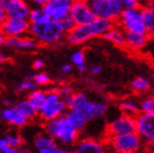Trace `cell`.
Wrapping results in <instances>:
<instances>
[{
    "label": "cell",
    "mask_w": 154,
    "mask_h": 153,
    "mask_svg": "<svg viewBox=\"0 0 154 153\" xmlns=\"http://www.w3.org/2000/svg\"><path fill=\"white\" fill-rule=\"evenodd\" d=\"M63 102L69 111L80 113L88 123L104 117L108 109V106L105 102L91 100L83 92H74V94L70 98Z\"/></svg>",
    "instance_id": "obj_1"
},
{
    "label": "cell",
    "mask_w": 154,
    "mask_h": 153,
    "mask_svg": "<svg viewBox=\"0 0 154 153\" xmlns=\"http://www.w3.org/2000/svg\"><path fill=\"white\" fill-rule=\"evenodd\" d=\"M114 24L115 23L108 20L95 18L91 23L86 25H75L71 31L66 34L65 38L69 44L82 45L91 41L92 38L102 37Z\"/></svg>",
    "instance_id": "obj_2"
},
{
    "label": "cell",
    "mask_w": 154,
    "mask_h": 153,
    "mask_svg": "<svg viewBox=\"0 0 154 153\" xmlns=\"http://www.w3.org/2000/svg\"><path fill=\"white\" fill-rule=\"evenodd\" d=\"M44 133L51 137L56 142H59L67 148L74 145L80 139V133L69 124L65 115L54 120L44 123Z\"/></svg>",
    "instance_id": "obj_3"
},
{
    "label": "cell",
    "mask_w": 154,
    "mask_h": 153,
    "mask_svg": "<svg viewBox=\"0 0 154 153\" xmlns=\"http://www.w3.org/2000/svg\"><path fill=\"white\" fill-rule=\"evenodd\" d=\"M29 34L42 45H55L63 39L66 36V33L61 29L59 22L53 20H47L37 24H31Z\"/></svg>",
    "instance_id": "obj_4"
},
{
    "label": "cell",
    "mask_w": 154,
    "mask_h": 153,
    "mask_svg": "<svg viewBox=\"0 0 154 153\" xmlns=\"http://www.w3.org/2000/svg\"><path fill=\"white\" fill-rule=\"evenodd\" d=\"M105 143L109 153H140L144 148L142 139L137 133L109 137Z\"/></svg>",
    "instance_id": "obj_5"
},
{
    "label": "cell",
    "mask_w": 154,
    "mask_h": 153,
    "mask_svg": "<svg viewBox=\"0 0 154 153\" xmlns=\"http://www.w3.org/2000/svg\"><path fill=\"white\" fill-rule=\"evenodd\" d=\"M67 111V105L63 100H61L57 90L51 89L46 91V100L42 109L38 112V117L43 123H47L63 116Z\"/></svg>",
    "instance_id": "obj_6"
},
{
    "label": "cell",
    "mask_w": 154,
    "mask_h": 153,
    "mask_svg": "<svg viewBox=\"0 0 154 153\" xmlns=\"http://www.w3.org/2000/svg\"><path fill=\"white\" fill-rule=\"evenodd\" d=\"M89 5L96 18L117 23L124 11L122 0H91Z\"/></svg>",
    "instance_id": "obj_7"
},
{
    "label": "cell",
    "mask_w": 154,
    "mask_h": 153,
    "mask_svg": "<svg viewBox=\"0 0 154 153\" xmlns=\"http://www.w3.org/2000/svg\"><path fill=\"white\" fill-rule=\"evenodd\" d=\"M126 33L145 34L141 7L136 9H124L117 23Z\"/></svg>",
    "instance_id": "obj_8"
},
{
    "label": "cell",
    "mask_w": 154,
    "mask_h": 153,
    "mask_svg": "<svg viewBox=\"0 0 154 153\" xmlns=\"http://www.w3.org/2000/svg\"><path fill=\"white\" fill-rule=\"evenodd\" d=\"M136 133L144 147L154 148V114H139L136 117Z\"/></svg>",
    "instance_id": "obj_9"
},
{
    "label": "cell",
    "mask_w": 154,
    "mask_h": 153,
    "mask_svg": "<svg viewBox=\"0 0 154 153\" xmlns=\"http://www.w3.org/2000/svg\"><path fill=\"white\" fill-rule=\"evenodd\" d=\"M136 133V117L120 114L106 127V137L127 135Z\"/></svg>",
    "instance_id": "obj_10"
},
{
    "label": "cell",
    "mask_w": 154,
    "mask_h": 153,
    "mask_svg": "<svg viewBox=\"0 0 154 153\" xmlns=\"http://www.w3.org/2000/svg\"><path fill=\"white\" fill-rule=\"evenodd\" d=\"M69 17L71 18L75 25H86L96 18L90 7L89 1H84V0L72 1Z\"/></svg>",
    "instance_id": "obj_11"
},
{
    "label": "cell",
    "mask_w": 154,
    "mask_h": 153,
    "mask_svg": "<svg viewBox=\"0 0 154 153\" xmlns=\"http://www.w3.org/2000/svg\"><path fill=\"white\" fill-rule=\"evenodd\" d=\"M71 3V0H47L43 9L48 20L60 22L69 17Z\"/></svg>",
    "instance_id": "obj_12"
},
{
    "label": "cell",
    "mask_w": 154,
    "mask_h": 153,
    "mask_svg": "<svg viewBox=\"0 0 154 153\" xmlns=\"http://www.w3.org/2000/svg\"><path fill=\"white\" fill-rule=\"evenodd\" d=\"M31 24L27 20L7 18L0 24V32L5 37H22L29 35Z\"/></svg>",
    "instance_id": "obj_13"
},
{
    "label": "cell",
    "mask_w": 154,
    "mask_h": 153,
    "mask_svg": "<svg viewBox=\"0 0 154 153\" xmlns=\"http://www.w3.org/2000/svg\"><path fill=\"white\" fill-rule=\"evenodd\" d=\"M0 6L6 11L7 18L27 20L31 6L24 0H0Z\"/></svg>",
    "instance_id": "obj_14"
},
{
    "label": "cell",
    "mask_w": 154,
    "mask_h": 153,
    "mask_svg": "<svg viewBox=\"0 0 154 153\" xmlns=\"http://www.w3.org/2000/svg\"><path fill=\"white\" fill-rule=\"evenodd\" d=\"M72 150L74 153H105L107 148L105 141L95 138H81L74 143Z\"/></svg>",
    "instance_id": "obj_15"
},
{
    "label": "cell",
    "mask_w": 154,
    "mask_h": 153,
    "mask_svg": "<svg viewBox=\"0 0 154 153\" xmlns=\"http://www.w3.org/2000/svg\"><path fill=\"white\" fill-rule=\"evenodd\" d=\"M0 119L18 128L26 126L29 123V120L19 112L14 105L11 107H2L0 109Z\"/></svg>",
    "instance_id": "obj_16"
},
{
    "label": "cell",
    "mask_w": 154,
    "mask_h": 153,
    "mask_svg": "<svg viewBox=\"0 0 154 153\" xmlns=\"http://www.w3.org/2000/svg\"><path fill=\"white\" fill-rule=\"evenodd\" d=\"M34 148L37 153H57L60 147L47 133H41L34 139Z\"/></svg>",
    "instance_id": "obj_17"
},
{
    "label": "cell",
    "mask_w": 154,
    "mask_h": 153,
    "mask_svg": "<svg viewBox=\"0 0 154 153\" xmlns=\"http://www.w3.org/2000/svg\"><path fill=\"white\" fill-rule=\"evenodd\" d=\"M148 36L145 34H136V33H126L125 47L134 52H140L148 45Z\"/></svg>",
    "instance_id": "obj_18"
},
{
    "label": "cell",
    "mask_w": 154,
    "mask_h": 153,
    "mask_svg": "<svg viewBox=\"0 0 154 153\" xmlns=\"http://www.w3.org/2000/svg\"><path fill=\"white\" fill-rule=\"evenodd\" d=\"M102 37L106 39L107 42H110L112 44L118 46V47H125V38H126V32L118 24H114Z\"/></svg>",
    "instance_id": "obj_19"
},
{
    "label": "cell",
    "mask_w": 154,
    "mask_h": 153,
    "mask_svg": "<svg viewBox=\"0 0 154 153\" xmlns=\"http://www.w3.org/2000/svg\"><path fill=\"white\" fill-rule=\"evenodd\" d=\"M142 20L144 25V33L149 39H154V12L145 6H141Z\"/></svg>",
    "instance_id": "obj_20"
},
{
    "label": "cell",
    "mask_w": 154,
    "mask_h": 153,
    "mask_svg": "<svg viewBox=\"0 0 154 153\" xmlns=\"http://www.w3.org/2000/svg\"><path fill=\"white\" fill-rule=\"evenodd\" d=\"M66 119L68 120V123L73 127L74 129L81 133L86 128V125H88V120L83 117L80 113L74 112V111H67L65 114Z\"/></svg>",
    "instance_id": "obj_21"
},
{
    "label": "cell",
    "mask_w": 154,
    "mask_h": 153,
    "mask_svg": "<svg viewBox=\"0 0 154 153\" xmlns=\"http://www.w3.org/2000/svg\"><path fill=\"white\" fill-rule=\"evenodd\" d=\"M45 100H46V91L43 89H35L34 91L30 92L26 96V101L33 106V108L37 113L42 109L45 103Z\"/></svg>",
    "instance_id": "obj_22"
},
{
    "label": "cell",
    "mask_w": 154,
    "mask_h": 153,
    "mask_svg": "<svg viewBox=\"0 0 154 153\" xmlns=\"http://www.w3.org/2000/svg\"><path fill=\"white\" fill-rule=\"evenodd\" d=\"M119 109H120L122 114L128 115V116H131V117H137V116L140 114L138 101L134 100V98H131V97L124 98L122 101H120V103H119Z\"/></svg>",
    "instance_id": "obj_23"
},
{
    "label": "cell",
    "mask_w": 154,
    "mask_h": 153,
    "mask_svg": "<svg viewBox=\"0 0 154 153\" xmlns=\"http://www.w3.org/2000/svg\"><path fill=\"white\" fill-rule=\"evenodd\" d=\"M14 106L17 107V109H18L19 112L23 115L24 117L26 118L29 121L35 119L36 117H38V113L33 108V106L27 102L26 98H25V100L18 101V102L15 103Z\"/></svg>",
    "instance_id": "obj_24"
},
{
    "label": "cell",
    "mask_w": 154,
    "mask_h": 153,
    "mask_svg": "<svg viewBox=\"0 0 154 153\" xmlns=\"http://www.w3.org/2000/svg\"><path fill=\"white\" fill-rule=\"evenodd\" d=\"M37 46H38V43L29 34V35L22 36V37H18L15 49L23 50V52H31V50L36 49Z\"/></svg>",
    "instance_id": "obj_25"
},
{
    "label": "cell",
    "mask_w": 154,
    "mask_h": 153,
    "mask_svg": "<svg viewBox=\"0 0 154 153\" xmlns=\"http://www.w3.org/2000/svg\"><path fill=\"white\" fill-rule=\"evenodd\" d=\"M47 15L45 13L43 7H31L30 10V14H29V19L27 21L30 22V24H37L42 23V22H45L47 21Z\"/></svg>",
    "instance_id": "obj_26"
},
{
    "label": "cell",
    "mask_w": 154,
    "mask_h": 153,
    "mask_svg": "<svg viewBox=\"0 0 154 153\" xmlns=\"http://www.w3.org/2000/svg\"><path fill=\"white\" fill-rule=\"evenodd\" d=\"M131 88L137 93H145L151 88V81L145 76H136L131 82Z\"/></svg>",
    "instance_id": "obj_27"
},
{
    "label": "cell",
    "mask_w": 154,
    "mask_h": 153,
    "mask_svg": "<svg viewBox=\"0 0 154 153\" xmlns=\"http://www.w3.org/2000/svg\"><path fill=\"white\" fill-rule=\"evenodd\" d=\"M3 138L7 141L8 147L12 148V149H15V150L21 149V147H22V144L24 142L22 136L19 133H17V131H9V133H6V136Z\"/></svg>",
    "instance_id": "obj_28"
},
{
    "label": "cell",
    "mask_w": 154,
    "mask_h": 153,
    "mask_svg": "<svg viewBox=\"0 0 154 153\" xmlns=\"http://www.w3.org/2000/svg\"><path fill=\"white\" fill-rule=\"evenodd\" d=\"M138 103L140 114H154V97L152 95H145Z\"/></svg>",
    "instance_id": "obj_29"
},
{
    "label": "cell",
    "mask_w": 154,
    "mask_h": 153,
    "mask_svg": "<svg viewBox=\"0 0 154 153\" xmlns=\"http://www.w3.org/2000/svg\"><path fill=\"white\" fill-rule=\"evenodd\" d=\"M32 80H33V82L36 84V86H48V84L51 82V76H48L46 72H43V71L37 72L36 74H34L33 78H32Z\"/></svg>",
    "instance_id": "obj_30"
},
{
    "label": "cell",
    "mask_w": 154,
    "mask_h": 153,
    "mask_svg": "<svg viewBox=\"0 0 154 153\" xmlns=\"http://www.w3.org/2000/svg\"><path fill=\"white\" fill-rule=\"evenodd\" d=\"M35 89H37V86H36V84L33 82V80L30 79V78L24 79L23 81H21L18 84V86H17V90H18L19 92H27V93L34 91Z\"/></svg>",
    "instance_id": "obj_31"
},
{
    "label": "cell",
    "mask_w": 154,
    "mask_h": 153,
    "mask_svg": "<svg viewBox=\"0 0 154 153\" xmlns=\"http://www.w3.org/2000/svg\"><path fill=\"white\" fill-rule=\"evenodd\" d=\"M71 61L77 68L86 66V64H85V54H84V52H83V50H81V49L75 50V52L72 54Z\"/></svg>",
    "instance_id": "obj_32"
},
{
    "label": "cell",
    "mask_w": 154,
    "mask_h": 153,
    "mask_svg": "<svg viewBox=\"0 0 154 153\" xmlns=\"http://www.w3.org/2000/svg\"><path fill=\"white\" fill-rule=\"evenodd\" d=\"M57 92H58V94L59 96L61 97V100L63 101H67L68 98L72 96L74 94V90L72 86H68V84H65V86H61L60 88L56 89Z\"/></svg>",
    "instance_id": "obj_33"
},
{
    "label": "cell",
    "mask_w": 154,
    "mask_h": 153,
    "mask_svg": "<svg viewBox=\"0 0 154 153\" xmlns=\"http://www.w3.org/2000/svg\"><path fill=\"white\" fill-rule=\"evenodd\" d=\"M59 23H60V27H61V29L63 30V32H65L66 34H67L69 31H71V30L75 27V24H74V22L71 20V18H70V17H68V18L65 19V20L60 21Z\"/></svg>",
    "instance_id": "obj_34"
},
{
    "label": "cell",
    "mask_w": 154,
    "mask_h": 153,
    "mask_svg": "<svg viewBox=\"0 0 154 153\" xmlns=\"http://www.w3.org/2000/svg\"><path fill=\"white\" fill-rule=\"evenodd\" d=\"M122 5H124V9H136L141 7L138 0H122Z\"/></svg>",
    "instance_id": "obj_35"
},
{
    "label": "cell",
    "mask_w": 154,
    "mask_h": 153,
    "mask_svg": "<svg viewBox=\"0 0 154 153\" xmlns=\"http://www.w3.org/2000/svg\"><path fill=\"white\" fill-rule=\"evenodd\" d=\"M88 70L90 71V73L94 74V76H97L102 72V66L100 65H91L89 68H88Z\"/></svg>",
    "instance_id": "obj_36"
},
{
    "label": "cell",
    "mask_w": 154,
    "mask_h": 153,
    "mask_svg": "<svg viewBox=\"0 0 154 153\" xmlns=\"http://www.w3.org/2000/svg\"><path fill=\"white\" fill-rule=\"evenodd\" d=\"M72 70H73V65H71V64H65L60 68V71L63 74H70L72 72Z\"/></svg>",
    "instance_id": "obj_37"
},
{
    "label": "cell",
    "mask_w": 154,
    "mask_h": 153,
    "mask_svg": "<svg viewBox=\"0 0 154 153\" xmlns=\"http://www.w3.org/2000/svg\"><path fill=\"white\" fill-rule=\"evenodd\" d=\"M45 67V62L42 60V59H36L35 61L33 62V68L35 70H41Z\"/></svg>",
    "instance_id": "obj_38"
},
{
    "label": "cell",
    "mask_w": 154,
    "mask_h": 153,
    "mask_svg": "<svg viewBox=\"0 0 154 153\" xmlns=\"http://www.w3.org/2000/svg\"><path fill=\"white\" fill-rule=\"evenodd\" d=\"M7 148H8V144H7V141L5 140V138H0V153H2Z\"/></svg>",
    "instance_id": "obj_39"
},
{
    "label": "cell",
    "mask_w": 154,
    "mask_h": 153,
    "mask_svg": "<svg viewBox=\"0 0 154 153\" xmlns=\"http://www.w3.org/2000/svg\"><path fill=\"white\" fill-rule=\"evenodd\" d=\"M1 103H2L3 107H11V106H13V102L11 100H9V98H3L1 101Z\"/></svg>",
    "instance_id": "obj_40"
},
{
    "label": "cell",
    "mask_w": 154,
    "mask_h": 153,
    "mask_svg": "<svg viewBox=\"0 0 154 153\" xmlns=\"http://www.w3.org/2000/svg\"><path fill=\"white\" fill-rule=\"evenodd\" d=\"M57 153H74L73 150H72V148H67V147H62L59 148V150Z\"/></svg>",
    "instance_id": "obj_41"
},
{
    "label": "cell",
    "mask_w": 154,
    "mask_h": 153,
    "mask_svg": "<svg viewBox=\"0 0 154 153\" xmlns=\"http://www.w3.org/2000/svg\"><path fill=\"white\" fill-rule=\"evenodd\" d=\"M7 19V14H6V11L3 10V8L0 6V24L2 23L3 21Z\"/></svg>",
    "instance_id": "obj_42"
},
{
    "label": "cell",
    "mask_w": 154,
    "mask_h": 153,
    "mask_svg": "<svg viewBox=\"0 0 154 153\" xmlns=\"http://www.w3.org/2000/svg\"><path fill=\"white\" fill-rule=\"evenodd\" d=\"M8 60H9V57L7 56V55L0 54V65H1V64H5V62L8 61Z\"/></svg>",
    "instance_id": "obj_43"
},
{
    "label": "cell",
    "mask_w": 154,
    "mask_h": 153,
    "mask_svg": "<svg viewBox=\"0 0 154 153\" xmlns=\"http://www.w3.org/2000/svg\"><path fill=\"white\" fill-rule=\"evenodd\" d=\"M151 88H150V92H151V95L154 97V76L152 74V76H151Z\"/></svg>",
    "instance_id": "obj_44"
},
{
    "label": "cell",
    "mask_w": 154,
    "mask_h": 153,
    "mask_svg": "<svg viewBox=\"0 0 154 153\" xmlns=\"http://www.w3.org/2000/svg\"><path fill=\"white\" fill-rule=\"evenodd\" d=\"M145 7H146L148 9L151 10V11H153V12H154V0H151V1H149V2H146Z\"/></svg>",
    "instance_id": "obj_45"
},
{
    "label": "cell",
    "mask_w": 154,
    "mask_h": 153,
    "mask_svg": "<svg viewBox=\"0 0 154 153\" xmlns=\"http://www.w3.org/2000/svg\"><path fill=\"white\" fill-rule=\"evenodd\" d=\"M46 1H47V0H35L34 3H36V6L37 7H43L45 3H46Z\"/></svg>",
    "instance_id": "obj_46"
},
{
    "label": "cell",
    "mask_w": 154,
    "mask_h": 153,
    "mask_svg": "<svg viewBox=\"0 0 154 153\" xmlns=\"http://www.w3.org/2000/svg\"><path fill=\"white\" fill-rule=\"evenodd\" d=\"M17 151H18V150H15V149H12V148L8 147L2 153H17Z\"/></svg>",
    "instance_id": "obj_47"
},
{
    "label": "cell",
    "mask_w": 154,
    "mask_h": 153,
    "mask_svg": "<svg viewBox=\"0 0 154 153\" xmlns=\"http://www.w3.org/2000/svg\"><path fill=\"white\" fill-rule=\"evenodd\" d=\"M17 153H32L31 151H29V150H26V149H19L18 151H17Z\"/></svg>",
    "instance_id": "obj_48"
},
{
    "label": "cell",
    "mask_w": 154,
    "mask_h": 153,
    "mask_svg": "<svg viewBox=\"0 0 154 153\" xmlns=\"http://www.w3.org/2000/svg\"><path fill=\"white\" fill-rule=\"evenodd\" d=\"M5 36H3V34L1 32H0V46H1V45H3V42H5Z\"/></svg>",
    "instance_id": "obj_49"
},
{
    "label": "cell",
    "mask_w": 154,
    "mask_h": 153,
    "mask_svg": "<svg viewBox=\"0 0 154 153\" xmlns=\"http://www.w3.org/2000/svg\"><path fill=\"white\" fill-rule=\"evenodd\" d=\"M152 72H153V76H154V64L152 65Z\"/></svg>",
    "instance_id": "obj_50"
},
{
    "label": "cell",
    "mask_w": 154,
    "mask_h": 153,
    "mask_svg": "<svg viewBox=\"0 0 154 153\" xmlns=\"http://www.w3.org/2000/svg\"><path fill=\"white\" fill-rule=\"evenodd\" d=\"M105 153H109V152H108V151H106V152H105Z\"/></svg>",
    "instance_id": "obj_51"
}]
</instances>
